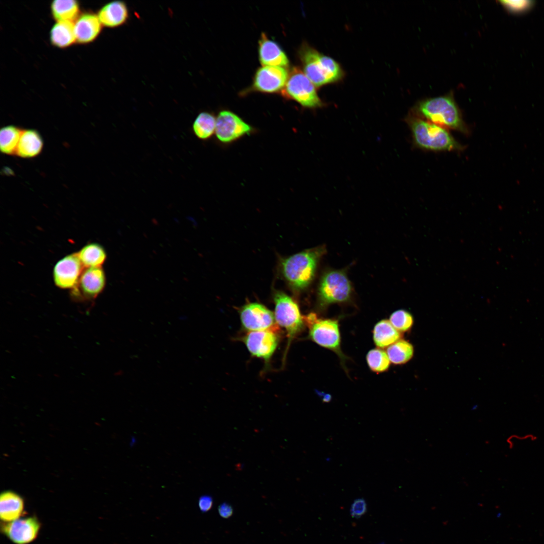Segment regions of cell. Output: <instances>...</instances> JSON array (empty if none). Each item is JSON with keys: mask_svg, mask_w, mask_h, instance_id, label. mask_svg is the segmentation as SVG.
I'll list each match as a JSON object with an SVG mask.
<instances>
[{"mask_svg": "<svg viewBox=\"0 0 544 544\" xmlns=\"http://www.w3.org/2000/svg\"><path fill=\"white\" fill-rule=\"evenodd\" d=\"M218 512L222 518H228L232 515L233 509L230 504L223 503L219 506Z\"/></svg>", "mask_w": 544, "mask_h": 544, "instance_id": "cell-34", "label": "cell"}, {"mask_svg": "<svg viewBox=\"0 0 544 544\" xmlns=\"http://www.w3.org/2000/svg\"><path fill=\"white\" fill-rule=\"evenodd\" d=\"M406 121L411 129L415 145L420 149L433 151H459L463 149L446 128L411 114Z\"/></svg>", "mask_w": 544, "mask_h": 544, "instance_id": "cell-1", "label": "cell"}, {"mask_svg": "<svg viewBox=\"0 0 544 544\" xmlns=\"http://www.w3.org/2000/svg\"><path fill=\"white\" fill-rule=\"evenodd\" d=\"M126 5L121 1L110 2L102 6L97 15L103 26L114 28L124 24L128 18Z\"/></svg>", "mask_w": 544, "mask_h": 544, "instance_id": "cell-18", "label": "cell"}, {"mask_svg": "<svg viewBox=\"0 0 544 544\" xmlns=\"http://www.w3.org/2000/svg\"><path fill=\"white\" fill-rule=\"evenodd\" d=\"M280 328L249 331L242 338L247 350L253 356L268 362L280 339Z\"/></svg>", "mask_w": 544, "mask_h": 544, "instance_id": "cell-9", "label": "cell"}, {"mask_svg": "<svg viewBox=\"0 0 544 544\" xmlns=\"http://www.w3.org/2000/svg\"><path fill=\"white\" fill-rule=\"evenodd\" d=\"M330 399H331L330 395H329V394H327V395H325L324 396V397L323 398V401L324 402H328V401H329L330 400Z\"/></svg>", "mask_w": 544, "mask_h": 544, "instance_id": "cell-35", "label": "cell"}, {"mask_svg": "<svg viewBox=\"0 0 544 544\" xmlns=\"http://www.w3.org/2000/svg\"><path fill=\"white\" fill-rule=\"evenodd\" d=\"M537 440V437L532 434L522 435L512 434L509 436L507 439V443L508 445L509 448L512 449L514 448V443L516 442H523V441H534Z\"/></svg>", "mask_w": 544, "mask_h": 544, "instance_id": "cell-32", "label": "cell"}, {"mask_svg": "<svg viewBox=\"0 0 544 544\" xmlns=\"http://www.w3.org/2000/svg\"><path fill=\"white\" fill-rule=\"evenodd\" d=\"M274 300L276 323L284 328L287 333L288 343L286 355L293 339L304 327V316H302L297 303L285 293L276 292Z\"/></svg>", "mask_w": 544, "mask_h": 544, "instance_id": "cell-8", "label": "cell"}, {"mask_svg": "<svg viewBox=\"0 0 544 544\" xmlns=\"http://www.w3.org/2000/svg\"><path fill=\"white\" fill-rule=\"evenodd\" d=\"M213 500L210 496H202L198 500V507L201 512L209 511L213 506Z\"/></svg>", "mask_w": 544, "mask_h": 544, "instance_id": "cell-33", "label": "cell"}, {"mask_svg": "<svg viewBox=\"0 0 544 544\" xmlns=\"http://www.w3.org/2000/svg\"><path fill=\"white\" fill-rule=\"evenodd\" d=\"M22 129L9 125L2 127L0 131V150L3 154L16 155Z\"/></svg>", "mask_w": 544, "mask_h": 544, "instance_id": "cell-25", "label": "cell"}, {"mask_svg": "<svg viewBox=\"0 0 544 544\" xmlns=\"http://www.w3.org/2000/svg\"><path fill=\"white\" fill-rule=\"evenodd\" d=\"M76 43L87 44L95 41L100 34L102 25L97 14L82 13L74 22Z\"/></svg>", "mask_w": 544, "mask_h": 544, "instance_id": "cell-16", "label": "cell"}, {"mask_svg": "<svg viewBox=\"0 0 544 544\" xmlns=\"http://www.w3.org/2000/svg\"><path fill=\"white\" fill-rule=\"evenodd\" d=\"M84 265L77 253L68 254L55 264L53 279L55 285L63 289H73L77 285Z\"/></svg>", "mask_w": 544, "mask_h": 544, "instance_id": "cell-14", "label": "cell"}, {"mask_svg": "<svg viewBox=\"0 0 544 544\" xmlns=\"http://www.w3.org/2000/svg\"><path fill=\"white\" fill-rule=\"evenodd\" d=\"M298 55L308 78L318 88L341 80L344 73L339 63L307 43L299 48Z\"/></svg>", "mask_w": 544, "mask_h": 544, "instance_id": "cell-2", "label": "cell"}, {"mask_svg": "<svg viewBox=\"0 0 544 544\" xmlns=\"http://www.w3.org/2000/svg\"><path fill=\"white\" fill-rule=\"evenodd\" d=\"M304 319L305 324L309 329V338L319 346L335 353L346 371L345 363L348 358L341 349L338 320L319 318L314 313L304 316Z\"/></svg>", "mask_w": 544, "mask_h": 544, "instance_id": "cell-5", "label": "cell"}, {"mask_svg": "<svg viewBox=\"0 0 544 544\" xmlns=\"http://www.w3.org/2000/svg\"><path fill=\"white\" fill-rule=\"evenodd\" d=\"M77 254L84 266L101 267L107 257L104 247L97 243H90L83 247Z\"/></svg>", "mask_w": 544, "mask_h": 544, "instance_id": "cell-24", "label": "cell"}, {"mask_svg": "<svg viewBox=\"0 0 544 544\" xmlns=\"http://www.w3.org/2000/svg\"><path fill=\"white\" fill-rule=\"evenodd\" d=\"M414 352L413 346L410 343L399 339L389 346L386 353L390 362L395 365H401L412 358Z\"/></svg>", "mask_w": 544, "mask_h": 544, "instance_id": "cell-26", "label": "cell"}, {"mask_svg": "<svg viewBox=\"0 0 544 544\" xmlns=\"http://www.w3.org/2000/svg\"><path fill=\"white\" fill-rule=\"evenodd\" d=\"M289 73L284 67L263 66L254 75L248 92L256 91L265 93L281 92L287 82Z\"/></svg>", "mask_w": 544, "mask_h": 544, "instance_id": "cell-13", "label": "cell"}, {"mask_svg": "<svg viewBox=\"0 0 544 544\" xmlns=\"http://www.w3.org/2000/svg\"><path fill=\"white\" fill-rule=\"evenodd\" d=\"M325 252V246H321L283 259L282 275L290 287L297 291L306 288L313 280L318 263Z\"/></svg>", "mask_w": 544, "mask_h": 544, "instance_id": "cell-3", "label": "cell"}, {"mask_svg": "<svg viewBox=\"0 0 544 544\" xmlns=\"http://www.w3.org/2000/svg\"><path fill=\"white\" fill-rule=\"evenodd\" d=\"M216 118L207 112L199 113L193 124V130L199 139L206 140L211 137L215 132Z\"/></svg>", "mask_w": 544, "mask_h": 544, "instance_id": "cell-27", "label": "cell"}, {"mask_svg": "<svg viewBox=\"0 0 544 544\" xmlns=\"http://www.w3.org/2000/svg\"><path fill=\"white\" fill-rule=\"evenodd\" d=\"M251 126L233 112L223 110L216 118L215 134L218 140L230 143L252 131Z\"/></svg>", "mask_w": 544, "mask_h": 544, "instance_id": "cell-11", "label": "cell"}, {"mask_svg": "<svg viewBox=\"0 0 544 544\" xmlns=\"http://www.w3.org/2000/svg\"><path fill=\"white\" fill-rule=\"evenodd\" d=\"M389 321L399 332H406L412 327L414 324V318L409 311L399 309L393 312L390 315Z\"/></svg>", "mask_w": 544, "mask_h": 544, "instance_id": "cell-29", "label": "cell"}, {"mask_svg": "<svg viewBox=\"0 0 544 544\" xmlns=\"http://www.w3.org/2000/svg\"><path fill=\"white\" fill-rule=\"evenodd\" d=\"M367 511V504L363 498L354 500L351 507V515L352 517L358 518L364 515Z\"/></svg>", "mask_w": 544, "mask_h": 544, "instance_id": "cell-31", "label": "cell"}, {"mask_svg": "<svg viewBox=\"0 0 544 544\" xmlns=\"http://www.w3.org/2000/svg\"><path fill=\"white\" fill-rule=\"evenodd\" d=\"M50 9L52 18L56 21L74 22L80 16V5L75 0H54Z\"/></svg>", "mask_w": 544, "mask_h": 544, "instance_id": "cell-22", "label": "cell"}, {"mask_svg": "<svg viewBox=\"0 0 544 544\" xmlns=\"http://www.w3.org/2000/svg\"><path fill=\"white\" fill-rule=\"evenodd\" d=\"M24 502L16 493L7 491L0 497V517L4 522L17 520L23 515Z\"/></svg>", "mask_w": 544, "mask_h": 544, "instance_id": "cell-19", "label": "cell"}, {"mask_svg": "<svg viewBox=\"0 0 544 544\" xmlns=\"http://www.w3.org/2000/svg\"><path fill=\"white\" fill-rule=\"evenodd\" d=\"M106 276L101 267H90L83 270L76 286L72 290L76 300H93L104 290Z\"/></svg>", "mask_w": 544, "mask_h": 544, "instance_id": "cell-12", "label": "cell"}, {"mask_svg": "<svg viewBox=\"0 0 544 544\" xmlns=\"http://www.w3.org/2000/svg\"><path fill=\"white\" fill-rule=\"evenodd\" d=\"M366 360L370 370L377 373L387 371L390 366V361L387 353L381 349L370 350L367 354Z\"/></svg>", "mask_w": 544, "mask_h": 544, "instance_id": "cell-28", "label": "cell"}, {"mask_svg": "<svg viewBox=\"0 0 544 544\" xmlns=\"http://www.w3.org/2000/svg\"><path fill=\"white\" fill-rule=\"evenodd\" d=\"M259 60L263 66L285 67L289 64L285 52L275 41L269 39L262 33L258 41Z\"/></svg>", "mask_w": 544, "mask_h": 544, "instance_id": "cell-17", "label": "cell"}, {"mask_svg": "<svg viewBox=\"0 0 544 544\" xmlns=\"http://www.w3.org/2000/svg\"><path fill=\"white\" fill-rule=\"evenodd\" d=\"M40 526L38 519L31 516L4 522L1 525V531L15 544H28L36 538Z\"/></svg>", "mask_w": 544, "mask_h": 544, "instance_id": "cell-15", "label": "cell"}, {"mask_svg": "<svg viewBox=\"0 0 544 544\" xmlns=\"http://www.w3.org/2000/svg\"><path fill=\"white\" fill-rule=\"evenodd\" d=\"M43 141L39 132L34 129H22L16 155L23 158H31L40 154Z\"/></svg>", "mask_w": 544, "mask_h": 544, "instance_id": "cell-20", "label": "cell"}, {"mask_svg": "<svg viewBox=\"0 0 544 544\" xmlns=\"http://www.w3.org/2000/svg\"><path fill=\"white\" fill-rule=\"evenodd\" d=\"M501 3L508 10L519 12L528 9L532 5V1L526 0L502 1Z\"/></svg>", "mask_w": 544, "mask_h": 544, "instance_id": "cell-30", "label": "cell"}, {"mask_svg": "<svg viewBox=\"0 0 544 544\" xmlns=\"http://www.w3.org/2000/svg\"><path fill=\"white\" fill-rule=\"evenodd\" d=\"M352 287L346 273L331 270L322 277L318 288L317 305L325 309L329 305L342 303L350 300Z\"/></svg>", "mask_w": 544, "mask_h": 544, "instance_id": "cell-6", "label": "cell"}, {"mask_svg": "<svg viewBox=\"0 0 544 544\" xmlns=\"http://www.w3.org/2000/svg\"><path fill=\"white\" fill-rule=\"evenodd\" d=\"M316 88L302 70L293 67L281 94L283 97L296 101L304 107L321 108L324 104L317 94Z\"/></svg>", "mask_w": 544, "mask_h": 544, "instance_id": "cell-7", "label": "cell"}, {"mask_svg": "<svg viewBox=\"0 0 544 544\" xmlns=\"http://www.w3.org/2000/svg\"><path fill=\"white\" fill-rule=\"evenodd\" d=\"M417 116L445 128L468 133L460 111L451 96L427 99L420 102L415 110Z\"/></svg>", "mask_w": 544, "mask_h": 544, "instance_id": "cell-4", "label": "cell"}, {"mask_svg": "<svg viewBox=\"0 0 544 544\" xmlns=\"http://www.w3.org/2000/svg\"><path fill=\"white\" fill-rule=\"evenodd\" d=\"M49 41L54 47L64 49L76 43L74 22L59 21L52 26L49 31Z\"/></svg>", "mask_w": 544, "mask_h": 544, "instance_id": "cell-21", "label": "cell"}, {"mask_svg": "<svg viewBox=\"0 0 544 544\" xmlns=\"http://www.w3.org/2000/svg\"><path fill=\"white\" fill-rule=\"evenodd\" d=\"M401 333L397 330L389 320L382 319L374 326L373 338L375 345L380 348L388 347L400 339Z\"/></svg>", "mask_w": 544, "mask_h": 544, "instance_id": "cell-23", "label": "cell"}, {"mask_svg": "<svg viewBox=\"0 0 544 544\" xmlns=\"http://www.w3.org/2000/svg\"><path fill=\"white\" fill-rule=\"evenodd\" d=\"M239 313L242 325L248 332L279 328L275 315L261 304H246L241 308Z\"/></svg>", "mask_w": 544, "mask_h": 544, "instance_id": "cell-10", "label": "cell"}, {"mask_svg": "<svg viewBox=\"0 0 544 544\" xmlns=\"http://www.w3.org/2000/svg\"><path fill=\"white\" fill-rule=\"evenodd\" d=\"M380 544H383V543H380Z\"/></svg>", "mask_w": 544, "mask_h": 544, "instance_id": "cell-36", "label": "cell"}]
</instances>
